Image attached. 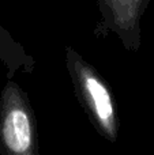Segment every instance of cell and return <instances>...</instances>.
Returning <instances> with one entry per match:
<instances>
[{
	"instance_id": "cell-3",
	"label": "cell",
	"mask_w": 154,
	"mask_h": 155,
	"mask_svg": "<svg viewBox=\"0 0 154 155\" xmlns=\"http://www.w3.org/2000/svg\"><path fill=\"white\" fill-rule=\"evenodd\" d=\"M150 0H97L101 21L95 34L112 31L126 51L136 52L142 45V16Z\"/></svg>"
},
{
	"instance_id": "cell-1",
	"label": "cell",
	"mask_w": 154,
	"mask_h": 155,
	"mask_svg": "<svg viewBox=\"0 0 154 155\" xmlns=\"http://www.w3.org/2000/svg\"><path fill=\"white\" fill-rule=\"evenodd\" d=\"M65 67L79 105L98 135L111 143L119 137V114L111 86L75 49H65Z\"/></svg>"
},
{
	"instance_id": "cell-2",
	"label": "cell",
	"mask_w": 154,
	"mask_h": 155,
	"mask_svg": "<svg viewBox=\"0 0 154 155\" xmlns=\"http://www.w3.org/2000/svg\"><path fill=\"white\" fill-rule=\"evenodd\" d=\"M0 151L7 155H38L37 120L27 94L8 82L0 99Z\"/></svg>"
}]
</instances>
